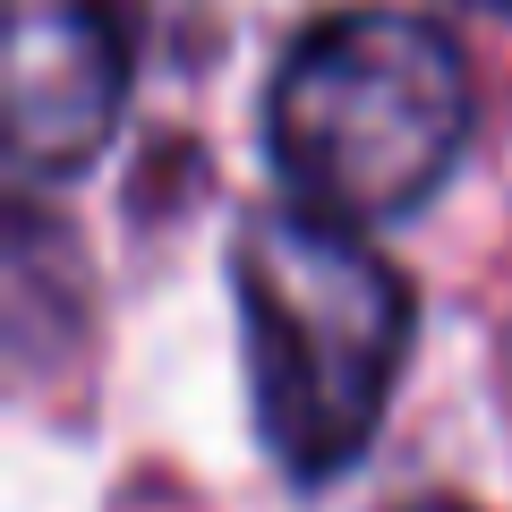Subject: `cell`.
I'll use <instances>...</instances> for the list:
<instances>
[{"instance_id":"cell-2","label":"cell","mask_w":512,"mask_h":512,"mask_svg":"<svg viewBox=\"0 0 512 512\" xmlns=\"http://www.w3.org/2000/svg\"><path fill=\"white\" fill-rule=\"evenodd\" d=\"M231 291L248 333V393L265 453L291 478H342L376 444L410 350V282L367 248V231L299 205L239 222Z\"/></svg>"},{"instance_id":"cell-1","label":"cell","mask_w":512,"mask_h":512,"mask_svg":"<svg viewBox=\"0 0 512 512\" xmlns=\"http://www.w3.org/2000/svg\"><path fill=\"white\" fill-rule=\"evenodd\" d=\"M478 120L461 43L410 9H342L282 52L265 146L299 214L376 231L453 180Z\"/></svg>"},{"instance_id":"cell-3","label":"cell","mask_w":512,"mask_h":512,"mask_svg":"<svg viewBox=\"0 0 512 512\" xmlns=\"http://www.w3.org/2000/svg\"><path fill=\"white\" fill-rule=\"evenodd\" d=\"M128 103L120 0H9L0 128L26 180H77L111 146Z\"/></svg>"},{"instance_id":"cell-4","label":"cell","mask_w":512,"mask_h":512,"mask_svg":"<svg viewBox=\"0 0 512 512\" xmlns=\"http://www.w3.org/2000/svg\"><path fill=\"white\" fill-rule=\"evenodd\" d=\"M402 512H470V504H402Z\"/></svg>"},{"instance_id":"cell-5","label":"cell","mask_w":512,"mask_h":512,"mask_svg":"<svg viewBox=\"0 0 512 512\" xmlns=\"http://www.w3.org/2000/svg\"><path fill=\"white\" fill-rule=\"evenodd\" d=\"M470 9H495V18H512V0H470Z\"/></svg>"}]
</instances>
